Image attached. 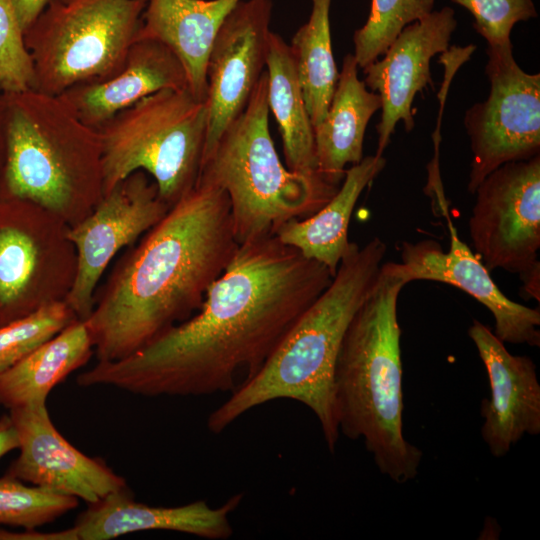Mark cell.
Segmentation results:
<instances>
[{"label": "cell", "mask_w": 540, "mask_h": 540, "mask_svg": "<svg viewBox=\"0 0 540 540\" xmlns=\"http://www.w3.org/2000/svg\"><path fill=\"white\" fill-rule=\"evenodd\" d=\"M330 6L331 0H312L308 21L289 44L313 127L325 117L339 74L332 51Z\"/></svg>", "instance_id": "d4e9b609"}, {"label": "cell", "mask_w": 540, "mask_h": 540, "mask_svg": "<svg viewBox=\"0 0 540 540\" xmlns=\"http://www.w3.org/2000/svg\"><path fill=\"white\" fill-rule=\"evenodd\" d=\"M332 279L276 236L241 245L195 314L126 358L98 361L77 383L147 397L233 392L238 376L243 384L261 368Z\"/></svg>", "instance_id": "6da1fadb"}, {"label": "cell", "mask_w": 540, "mask_h": 540, "mask_svg": "<svg viewBox=\"0 0 540 540\" xmlns=\"http://www.w3.org/2000/svg\"><path fill=\"white\" fill-rule=\"evenodd\" d=\"M457 28L454 9L445 6L405 26L382 58L362 69L366 87L382 102L377 156H383L395 127L403 122L406 132L415 126L412 104L417 93L433 86L430 63L450 48Z\"/></svg>", "instance_id": "9a60e30c"}, {"label": "cell", "mask_w": 540, "mask_h": 540, "mask_svg": "<svg viewBox=\"0 0 540 540\" xmlns=\"http://www.w3.org/2000/svg\"><path fill=\"white\" fill-rule=\"evenodd\" d=\"M148 0H49L24 32L35 90L60 95L124 65Z\"/></svg>", "instance_id": "ba28073f"}, {"label": "cell", "mask_w": 540, "mask_h": 540, "mask_svg": "<svg viewBox=\"0 0 540 540\" xmlns=\"http://www.w3.org/2000/svg\"><path fill=\"white\" fill-rule=\"evenodd\" d=\"M68 232L43 207L0 198V327L65 301L77 265Z\"/></svg>", "instance_id": "9c48e42d"}, {"label": "cell", "mask_w": 540, "mask_h": 540, "mask_svg": "<svg viewBox=\"0 0 540 540\" xmlns=\"http://www.w3.org/2000/svg\"><path fill=\"white\" fill-rule=\"evenodd\" d=\"M269 113L265 69L243 111L203 158L197 180L226 193L239 246L272 238L286 223L311 216L340 187L282 163Z\"/></svg>", "instance_id": "8992f818"}, {"label": "cell", "mask_w": 540, "mask_h": 540, "mask_svg": "<svg viewBox=\"0 0 540 540\" xmlns=\"http://www.w3.org/2000/svg\"><path fill=\"white\" fill-rule=\"evenodd\" d=\"M184 88L186 70L173 50L158 40L136 38L115 75L74 85L58 96L83 123L97 129L149 95Z\"/></svg>", "instance_id": "d6986e66"}, {"label": "cell", "mask_w": 540, "mask_h": 540, "mask_svg": "<svg viewBox=\"0 0 540 540\" xmlns=\"http://www.w3.org/2000/svg\"><path fill=\"white\" fill-rule=\"evenodd\" d=\"M468 335L485 366L490 398L484 400L481 436L493 456H505L524 435L540 433V383L533 360L512 355L483 323L474 320Z\"/></svg>", "instance_id": "e0dca14e"}, {"label": "cell", "mask_w": 540, "mask_h": 540, "mask_svg": "<svg viewBox=\"0 0 540 540\" xmlns=\"http://www.w3.org/2000/svg\"><path fill=\"white\" fill-rule=\"evenodd\" d=\"M6 153V102L3 93H0V195L6 166Z\"/></svg>", "instance_id": "836d02e7"}, {"label": "cell", "mask_w": 540, "mask_h": 540, "mask_svg": "<svg viewBox=\"0 0 540 540\" xmlns=\"http://www.w3.org/2000/svg\"><path fill=\"white\" fill-rule=\"evenodd\" d=\"M6 166L0 198L31 201L72 227L103 197L98 131L59 96L35 89L4 94Z\"/></svg>", "instance_id": "5b68a950"}, {"label": "cell", "mask_w": 540, "mask_h": 540, "mask_svg": "<svg viewBox=\"0 0 540 540\" xmlns=\"http://www.w3.org/2000/svg\"><path fill=\"white\" fill-rule=\"evenodd\" d=\"M77 319L69 305L59 301L1 326L0 374Z\"/></svg>", "instance_id": "83f0119b"}, {"label": "cell", "mask_w": 540, "mask_h": 540, "mask_svg": "<svg viewBox=\"0 0 540 540\" xmlns=\"http://www.w3.org/2000/svg\"><path fill=\"white\" fill-rule=\"evenodd\" d=\"M435 0H371L366 23L354 32L353 56L364 69L378 60L401 30L433 11Z\"/></svg>", "instance_id": "484cf974"}, {"label": "cell", "mask_w": 540, "mask_h": 540, "mask_svg": "<svg viewBox=\"0 0 540 540\" xmlns=\"http://www.w3.org/2000/svg\"><path fill=\"white\" fill-rule=\"evenodd\" d=\"M387 250L378 237L352 242L330 285L299 317L261 368L231 392L208 417L218 434L243 414L276 399L308 407L334 451L339 428L334 410V372L345 332L374 284Z\"/></svg>", "instance_id": "3957f363"}, {"label": "cell", "mask_w": 540, "mask_h": 540, "mask_svg": "<svg viewBox=\"0 0 540 540\" xmlns=\"http://www.w3.org/2000/svg\"><path fill=\"white\" fill-rule=\"evenodd\" d=\"M440 208L447 220L450 246L445 252L435 240L416 243L404 241L401 262H387L385 267L408 284L431 280L455 286L483 304L493 315L494 334L504 343L540 345V311L510 300L501 292L490 271L479 257L461 241L452 223L446 201Z\"/></svg>", "instance_id": "5bb4252c"}, {"label": "cell", "mask_w": 540, "mask_h": 540, "mask_svg": "<svg viewBox=\"0 0 540 540\" xmlns=\"http://www.w3.org/2000/svg\"><path fill=\"white\" fill-rule=\"evenodd\" d=\"M272 8V0H240L216 34L206 67L203 158L243 111L266 69Z\"/></svg>", "instance_id": "4fadbf2b"}, {"label": "cell", "mask_w": 540, "mask_h": 540, "mask_svg": "<svg viewBox=\"0 0 540 540\" xmlns=\"http://www.w3.org/2000/svg\"><path fill=\"white\" fill-rule=\"evenodd\" d=\"M406 284L382 263L345 332L334 372L339 432L362 439L379 471L398 484L413 480L422 460V451L403 435L397 304Z\"/></svg>", "instance_id": "277c9868"}, {"label": "cell", "mask_w": 540, "mask_h": 540, "mask_svg": "<svg viewBox=\"0 0 540 540\" xmlns=\"http://www.w3.org/2000/svg\"><path fill=\"white\" fill-rule=\"evenodd\" d=\"M19 438V455L6 474L23 482L93 504L128 488L123 477L99 458H91L57 430L46 402L9 409Z\"/></svg>", "instance_id": "2e32d148"}, {"label": "cell", "mask_w": 540, "mask_h": 540, "mask_svg": "<svg viewBox=\"0 0 540 540\" xmlns=\"http://www.w3.org/2000/svg\"><path fill=\"white\" fill-rule=\"evenodd\" d=\"M474 194L469 234L488 271L522 279L540 269V155L499 166Z\"/></svg>", "instance_id": "8fae6325"}, {"label": "cell", "mask_w": 540, "mask_h": 540, "mask_svg": "<svg viewBox=\"0 0 540 540\" xmlns=\"http://www.w3.org/2000/svg\"><path fill=\"white\" fill-rule=\"evenodd\" d=\"M49 0H12L20 26L25 32L45 8Z\"/></svg>", "instance_id": "4dcf8cb0"}, {"label": "cell", "mask_w": 540, "mask_h": 540, "mask_svg": "<svg viewBox=\"0 0 540 540\" xmlns=\"http://www.w3.org/2000/svg\"><path fill=\"white\" fill-rule=\"evenodd\" d=\"M79 499L5 475L0 478V523L25 530L55 521L78 506Z\"/></svg>", "instance_id": "4316f807"}, {"label": "cell", "mask_w": 540, "mask_h": 540, "mask_svg": "<svg viewBox=\"0 0 540 540\" xmlns=\"http://www.w3.org/2000/svg\"><path fill=\"white\" fill-rule=\"evenodd\" d=\"M19 448L16 427L9 414L0 418V458Z\"/></svg>", "instance_id": "1f68e13d"}, {"label": "cell", "mask_w": 540, "mask_h": 540, "mask_svg": "<svg viewBox=\"0 0 540 540\" xmlns=\"http://www.w3.org/2000/svg\"><path fill=\"white\" fill-rule=\"evenodd\" d=\"M240 0H148L137 38L158 40L181 60L192 95L205 101L206 67L216 34Z\"/></svg>", "instance_id": "ffe728a7"}, {"label": "cell", "mask_w": 540, "mask_h": 540, "mask_svg": "<svg viewBox=\"0 0 540 540\" xmlns=\"http://www.w3.org/2000/svg\"><path fill=\"white\" fill-rule=\"evenodd\" d=\"M94 353L84 320L77 319L0 374V405L12 409L46 402L51 390Z\"/></svg>", "instance_id": "603a6c76"}, {"label": "cell", "mask_w": 540, "mask_h": 540, "mask_svg": "<svg viewBox=\"0 0 540 540\" xmlns=\"http://www.w3.org/2000/svg\"><path fill=\"white\" fill-rule=\"evenodd\" d=\"M490 92L464 115L472 153L467 189L479 184L499 166L540 155V74H530L513 53L486 52Z\"/></svg>", "instance_id": "30bf717a"}, {"label": "cell", "mask_w": 540, "mask_h": 540, "mask_svg": "<svg viewBox=\"0 0 540 540\" xmlns=\"http://www.w3.org/2000/svg\"><path fill=\"white\" fill-rule=\"evenodd\" d=\"M207 125L206 102L188 88L158 91L119 112L96 129L102 147L103 193L130 174L144 171L172 207L197 183Z\"/></svg>", "instance_id": "52a82bcc"}, {"label": "cell", "mask_w": 540, "mask_h": 540, "mask_svg": "<svg viewBox=\"0 0 540 540\" xmlns=\"http://www.w3.org/2000/svg\"><path fill=\"white\" fill-rule=\"evenodd\" d=\"M352 53L342 62L337 83L323 120L313 127L318 173L340 186L346 166L363 159V142L368 123L381 109L380 96L358 77Z\"/></svg>", "instance_id": "44dd1931"}, {"label": "cell", "mask_w": 540, "mask_h": 540, "mask_svg": "<svg viewBox=\"0 0 540 540\" xmlns=\"http://www.w3.org/2000/svg\"><path fill=\"white\" fill-rule=\"evenodd\" d=\"M35 72L12 0H0V91L35 89Z\"/></svg>", "instance_id": "f546056e"}, {"label": "cell", "mask_w": 540, "mask_h": 540, "mask_svg": "<svg viewBox=\"0 0 540 540\" xmlns=\"http://www.w3.org/2000/svg\"><path fill=\"white\" fill-rule=\"evenodd\" d=\"M170 208L152 178L136 171L104 194L87 217L69 227L77 265L65 302L79 319L91 314L98 283L116 254L153 228Z\"/></svg>", "instance_id": "7c38bea8"}, {"label": "cell", "mask_w": 540, "mask_h": 540, "mask_svg": "<svg viewBox=\"0 0 540 540\" xmlns=\"http://www.w3.org/2000/svg\"><path fill=\"white\" fill-rule=\"evenodd\" d=\"M242 494L219 507L198 500L181 506H150L136 502L128 488L113 492L88 508L67 529L69 540H110L129 533L168 530L209 540L232 537L230 514L239 506Z\"/></svg>", "instance_id": "ac0fdd59"}, {"label": "cell", "mask_w": 540, "mask_h": 540, "mask_svg": "<svg viewBox=\"0 0 540 540\" xmlns=\"http://www.w3.org/2000/svg\"><path fill=\"white\" fill-rule=\"evenodd\" d=\"M239 245L226 193L196 185L114 265L84 321L98 361H117L195 314Z\"/></svg>", "instance_id": "7a4b0ae2"}, {"label": "cell", "mask_w": 540, "mask_h": 540, "mask_svg": "<svg viewBox=\"0 0 540 540\" xmlns=\"http://www.w3.org/2000/svg\"><path fill=\"white\" fill-rule=\"evenodd\" d=\"M472 15L473 27L487 42L486 52L513 53L511 32L518 22L538 16L534 0H451Z\"/></svg>", "instance_id": "f1b7e54d"}, {"label": "cell", "mask_w": 540, "mask_h": 540, "mask_svg": "<svg viewBox=\"0 0 540 540\" xmlns=\"http://www.w3.org/2000/svg\"><path fill=\"white\" fill-rule=\"evenodd\" d=\"M0 540H66V533L65 530L43 533L35 529L12 532L0 528Z\"/></svg>", "instance_id": "d6a6232c"}, {"label": "cell", "mask_w": 540, "mask_h": 540, "mask_svg": "<svg viewBox=\"0 0 540 540\" xmlns=\"http://www.w3.org/2000/svg\"><path fill=\"white\" fill-rule=\"evenodd\" d=\"M268 106L282 138L286 167L301 174H319L314 129L306 107L296 58L289 44L271 32L266 61Z\"/></svg>", "instance_id": "cb8c5ba5"}, {"label": "cell", "mask_w": 540, "mask_h": 540, "mask_svg": "<svg viewBox=\"0 0 540 540\" xmlns=\"http://www.w3.org/2000/svg\"><path fill=\"white\" fill-rule=\"evenodd\" d=\"M384 156H367L345 171L334 196L316 213L283 225L276 237L304 257L326 266L334 276L350 249L348 228L354 207L364 189L385 167Z\"/></svg>", "instance_id": "7402d4cb"}]
</instances>
